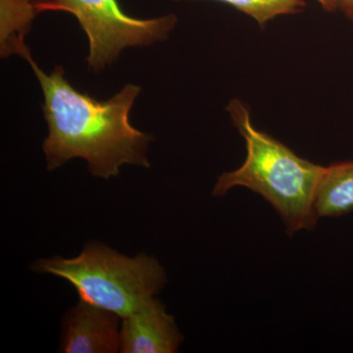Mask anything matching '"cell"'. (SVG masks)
I'll return each mask as SVG.
<instances>
[{"label": "cell", "mask_w": 353, "mask_h": 353, "mask_svg": "<svg viewBox=\"0 0 353 353\" xmlns=\"http://www.w3.org/2000/svg\"><path fill=\"white\" fill-rule=\"evenodd\" d=\"M37 12L73 14L90 43L88 64L101 72L130 46H150L168 39L178 22L176 15L138 19L128 15L118 0H34Z\"/></svg>", "instance_id": "4"}, {"label": "cell", "mask_w": 353, "mask_h": 353, "mask_svg": "<svg viewBox=\"0 0 353 353\" xmlns=\"http://www.w3.org/2000/svg\"><path fill=\"white\" fill-rule=\"evenodd\" d=\"M120 318L111 311L81 301L64 317L60 352H120Z\"/></svg>", "instance_id": "6"}, {"label": "cell", "mask_w": 353, "mask_h": 353, "mask_svg": "<svg viewBox=\"0 0 353 353\" xmlns=\"http://www.w3.org/2000/svg\"><path fill=\"white\" fill-rule=\"evenodd\" d=\"M232 122L243 137L245 163L218 178L213 194L225 196L234 187H245L261 194L284 220L288 232L312 228L316 190L323 168L296 153L275 139L253 127L250 113L240 99L227 106Z\"/></svg>", "instance_id": "2"}, {"label": "cell", "mask_w": 353, "mask_h": 353, "mask_svg": "<svg viewBox=\"0 0 353 353\" xmlns=\"http://www.w3.org/2000/svg\"><path fill=\"white\" fill-rule=\"evenodd\" d=\"M190 1V0H172ZM196 1V0H194ZM233 6L256 21L261 28L278 16L294 15L303 12L306 3L304 0H215Z\"/></svg>", "instance_id": "9"}, {"label": "cell", "mask_w": 353, "mask_h": 353, "mask_svg": "<svg viewBox=\"0 0 353 353\" xmlns=\"http://www.w3.org/2000/svg\"><path fill=\"white\" fill-rule=\"evenodd\" d=\"M183 340L173 316L154 297L122 318L121 352L173 353Z\"/></svg>", "instance_id": "5"}, {"label": "cell", "mask_w": 353, "mask_h": 353, "mask_svg": "<svg viewBox=\"0 0 353 353\" xmlns=\"http://www.w3.org/2000/svg\"><path fill=\"white\" fill-rule=\"evenodd\" d=\"M32 269L68 281L81 301L121 319L154 297L167 283L166 273L154 257H128L95 241L88 243L75 259H41Z\"/></svg>", "instance_id": "3"}, {"label": "cell", "mask_w": 353, "mask_h": 353, "mask_svg": "<svg viewBox=\"0 0 353 353\" xmlns=\"http://www.w3.org/2000/svg\"><path fill=\"white\" fill-rule=\"evenodd\" d=\"M1 7V55H6L15 34L19 39L24 38L29 31L32 20L36 17L34 0H0Z\"/></svg>", "instance_id": "8"}, {"label": "cell", "mask_w": 353, "mask_h": 353, "mask_svg": "<svg viewBox=\"0 0 353 353\" xmlns=\"http://www.w3.org/2000/svg\"><path fill=\"white\" fill-rule=\"evenodd\" d=\"M350 211H353V161L324 167L316 190V219L339 217Z\"/></svg>", "instance_id": "7"}, {"label": "cell", "mask_w": 353, "mask_h": 353, "mask_svg": "<svg viewBox=\"0 0 353 353\" xmlns=\"http://www.w3.org/2000/svg\"><path fill=\"white\" fill-rule=\"evenodd\" d=\"M18 55L31 65L43 90L48 125L43 150L48 170L83 158L92 176L108 180L125 164L150 166L148 150L152 137L130 122V112L141 92L139 85L129 83L108 101H99L72 87L61 66L50 74L43 72L27 44Z\"/></svg>", "instance_id": "1"}, {"label": "cell", "mask_w": 353, "mask_h": 353, "mask_svg": "<svg viewBox=\"0 0 353 353\" xmlns=\"http://www.w3.org/2000/svg\"><path fill=\"white\" fill-rule=\"evenodd\" d=\"M321 4L322 8L327 12L339 10V0H316Z\"/></svg>", "instance_id": "11"}, {"label": "cell", "mask_w": 353, "mask_h": 353, "mask_svg": "<svg viewBox=\"0 0 353 353\" xmlns=\"http://www.w3.org/2000/svg\"><path fill=\"white\" fill-rule=\"evenodd\" d=\"M339 10L348 19L353 20V0H339Z\"/></svg>", "instance_id": "10"}]
</instances>
